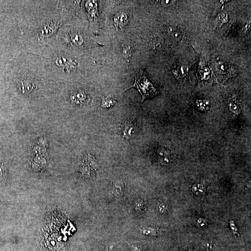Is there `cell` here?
Masks as SVG:
<instances>
[{
    "label": "cell",
    "instance_id": "1",
    "mask_svg": "<svg viewBox=\"0 0 251 251\" xmlns=\"http://www.w3.org/2000/svg\"><path fill=\"white\" fill-rule=\"evenodd\" d=\"M62 1H35L26 8L20 18L22 40L31 53L40 55L50 47L60 28L64 26Z\"/></svg>",
    "mask_w": 251,
    "mask_h": 251
},
{
    "label": "cell",
    "instance_id": "2",
    "mask_svg": "<svg viewBox=\"0 0 251 251\" xmlns=\"http://www.w3.org/2000/svg\"><path fill=\"white\" fill-rule=\"evenodd\" d=\"M140 92L142 96V101L147 98L152 97L158 94V92L155 87L147 77L145 72L140 70L135 77V82L133 86Z\"/></svg>",
    "mask_w": 251,
    "mask_h": 251
},
{
    "label": "cell",
    "instance_id": "3",
    "mask_svg": "<svg viewBox=\"0 0 251 251\" xmlns=\"http://www.w3.org/2000/svg\"><path fill=\"white\" fill-rule=\"evenodd\" d=\"M137 130V126L134 121L133 120L125 121L121 127L122 136L127 139L133 138L136 134Z\"/></svg>",
    "mask_w": 251,
    "mask_h": 251
},
{
    "label": "cell",
    "instance_id": "4",
    "mask_svg": "<svg viewBox=\"0 0 251 251\" xmlns=\"http://www.w3.org/2000/svg\"><path fill=\"white\" fill-rule=\"evenodd\" d=\"M85 7L89 19L91 21H93L96 17V14L97 7L96 1H87L85 4Z\"/></svg>",
    "mask_w": 251,
    "mask_h": 251
},
{
    "label": "cell",
    "instance_id": "5",
    "mask_svg": "<svg viewBox=\"0 0 251 251\" xmlns=\"http://www.w3.org/2000/svg\"><path fill=\"white\" fill-rule=\"evenodd\" d=\"M113 193L117 198L121 197L124 190V184L121 180H115L113 182L112 187Z\"/></svg>",
    "mask_w": 251,
    "mask_h": 251
},
{
    "label": "cell",
    "instance_id": "6",
    "mask_svg": "<svg viewBox=\"0 0 251 251\" xmlns=\"http://www.w3.org/2000/svg\"><path fill=\"white\" fill-rule=\"evenodd\" d=\"M86 98L87 96L86 94L82 91L75 92L70 96V99L72 102L78 104L84 102L86 100Z\"/></svg>",
    "mask_w": 251,
    "mask_h": 251
},
{
    "label": "cell",
    "instance_id": "7",
    "mask_svg": "<svg viewBox=\"0 0 251 251\" xmlns=\"http://www.w3.org/2000/svg\"><path fill=\"white\" fill-rule=\"evenodd\" d=\"M127 16L124 13H120L116 15L114 17V21L115 24L119 27H122L126 24L127 21Z\"/></svg>",
    "mask_w": 251,
    "mask_h": 251
},
{
    "label": "cell",
    "instance_id": "8",
    "mask_svg": "<svg viewBox=\"0 0 251 251\" xmlns=\"http://www.w3.org/2000/svg\"><path fill=\"white\" fill-rule=\"evenodd\" d=\"M216 69L219 74L220 75H226L228 71V66L224 62H220L216 64Z\"/></svg>",
    "mask_w": 251,
    "mask_h": 251
},
{
    "label": "cell",
    "instance_id": "9",
    "mask_svg": "<svg viewBox=\"0 0 251 251\" xmlns=\"http://www.w3.org/2000/svg\"><path fill=\"white\" fill-rule=\"evenodd\" d=\"M114 104V100H112L111 98H106L104 100H103L102 106L104 108L110 107Z\"/></svg>",
    "mask_w": 251,
    "mask_h": 251
},
{
    "label": "cell",
    "instance_id": "10",
    "mask_svg": "<svg viewBox=\"0 0 251 251\" xmlns=\"http://www.w3.org/2000/svg\"><path fill=\"white\" fill-rule=\"evenodd\" d=\"M187 68H186V66H182L181 68H180L179 69H178L176 73L177 75H179V76L180 77V76L182 75H186V73H187Z\"/></svg>",
    "mask_w": 251,
    "mask_h": 251
},
{
    "label": "cell",
    "instance_id": "11",
    "mask_svg": "<svg viewBox=\"0 0 251 251\" xmlns=\"http://www.w3.org/2000/svg\"><path fill=\"white\" fill-rule=\"evenodd\" d=\"M144 233H145L146 234H149L151 235H155L157 233L155 229L153 228H147V229H145L144 230Z\"/></svg>",
    "mask_w": 251,
    "mask_h": 251
},
{
    "label": "cell",
    "instance_id": "12",
    "mask_svg": "<svg viewBox=\"0 0 251 251\" xmlns=\"http://www.w3.org/2000/svg\"><path fill=\"white\" fill-rule=\"evenodd\" d=\"M161 1L162 5H163V6H165V7L170 6L172 4H173L174 2V1Z\"/></svg>",
    "mask_w": 251,
    "mask_h": 251
},
{
    "label": "cell",
    "instance_id": "13",
    "mask_svg": "<svg viewBox=\"0 0 251 251\" xmlns=\"http://www.w3.org/2000/svg\"><path fill=\"white\" fill-rule=\"evenodd\" d=\"M159 211L161 212H164V211H165L166 210V206H165L164 204H162L161 205L159 206Z\"/></svg>",
    "mask_w": 251,
    "mask_h": 251
},
{
    "label": "cell",
    "instance_id": "14",
    "mask_svg": "<svg viewBox=\"0 0 251 251\" xmlns=\"http://www.w3.org/2000/svg\"><path fill=\"white\" fill-rule=\"evenodd\" d=\"M3 166H1V165H0V180H1L3 179Z\"/></svg>",
    "mask_w": 251,
    "mask_h": 251
}]
</instances>
